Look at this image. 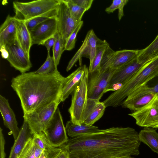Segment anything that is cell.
<instances>
[{"label": "cell", "instance_id": "obj_21", "mask_svg": "<svg viewBox=\"0 0 158 158\" xmlns=\"http://www.w3.org/2000/svg\"><path fill=\"white\" fill-rule=\"evenodd\" d=\"M16 40L28 56L32 45L30 31L27 28L25 22L16 19Z\"/></svg>", "mask_w": 158, "mask_h": 158}, {"label": "cell", "instance_id": "obj_10", "mask_svg": "<svg viewBox=\"0 0 158 158\" xmlns=\"http://www.w3.org/2000/svg\"><path fill=\"white\" fill-rule=\"evenodd\" d=\"M100 40L93 29L89 30L81 46L69 62L66 71H69L78 60L81 66L82 57L88 58L90 61L89 66L91 65L95 57L97 46Z\"/></svg>", "mask_w": 158, "mask_h": 158}, {"label": "cell", "instance_id": "obj_18", "mask_svg": "<svg viewBox=\"0 0 158 158\" xmlns=\"http://www.w3.org/2000/svg\"><path fill=\"white\" fill-rule=\"evenodd\" d=\"M16 19L9 15L0 27V46L10 45L16 41Z\"/></svg>", "mask_w": 158, "mask_h": 158}, {"label": "cell", "instance_id": "obj_42", "mask_svg": "<svg viewBox=\"0 0 158 158\" xmlns=\"http://www.w3.org/2000/svg\"><path fill=\"white\" fill-rule=\"evenodd\" d=\"M117 158H134L133 157H132L131 156H125V157H121Z\"/></svg>", "mask_w": 158, "mask_h": 158}, {"label": "cell", "instance_id": "obj_14", "mask_svg": "<svg viewBox=\"0 0 158 158\" xmlns=\"http://www.w3.org/2000/svg\"><path fill=\"white\" fill-rule=\"evenodd\" d=\"M30 31L32 45H43L46 40L53 36L58 31L56 17L49 19Z\"/></svg>", "mask_w": 158, "mask_h": 158}, {"label": "cell", "instance_id": "obj_12", "mask_svg": "<svg viewBox=\"0 0 158 158\" xmlns=\"http://www.w3.org/2000/svg\"><path fill=\"white\" fill-rule=\"evenodd\" d=\"M56 18L57 20L58 32L65 43L67 39L80 22H76L72 18L65 0H59Z\"/></svg>", "mask_w": 158, "mask_h": 158}, {"label": "cell", "instance_id": "obj_3", "mask_svg": "<svg viewBox=\"0 0 158 158\" xmlns=\"http://www.w3.org/2000/svg\"><path fill=\"white\" fill-rule=\"evenodd\" d=\"M158 77V57L148 61L130 77L117 90L110 94L103 102L106 106L121 105L131 93Z\"/></svg>", "mask_w": 158, "mask_h": 158}, {"label": "cell", "instance_id": "obj_11", "mask_svg": "<svg viewBox=\"0 0 158 158\" xmlns=\"http://www.w3.org/2000/svg\"><path fill=\"white\" fill-rule=\"evenodd\" d=\"M148 61L139 62L137 58L115 70L109 82L106 93L110 91H115L119 89L127 79Z\"/></svg>", "mask_w": 158, "mask_h": 158}, {"label": "cell", "instance_id": "obj_39", "mask_svg": "<svg viewBox=\"0 0 158 158\" xmlns=\"http://www.w3.org/2000/svg\"><path fill=\"white\" fill-rule=\"evenodd\" d=\"M55 41L54 36L46 40L43 43V45L46 48L48 53H50V51L52 47H53Z\"/></svg>", "mask_w": 158, "mask_h": 158}, {"label": "cell", "instance_id": "obj_32", "mask_svg": "<svg viewBox=\"0 0 158 158\" xmlns=\"http://www.w3.org/2000/svg\"><path fill=\"white\" fill-rule=\"evenodd\" d=\"M83 23V21H81L67 39L64 45L65 50L70 51L74 48L77 35Z\"/></svg>", "mask_w": 158, "mask_h": 158}, {"label": "cell", "instance_id": "obj_25", "mask_svg": "<svg viewBox=\"0 0 158 158\" xmlns=\"http://www.w3.org/2000/svg\"><path fill=\"white\" fill-rule=\"evenodd\" d=\"M158 57V34L152 42L145 48L140 50L137 60L146 62Z\"/></svg>", "mask_w": 158, "mask_h": 158}, {"label": "cell", "instance_id": "obj_27", "mask_svg": "<svg viewBox=\"0 0 158 158\" xmlns=\"http://www.w3.org/2000/svg\"><path fill=\"white\" fill-rule=\"evenodd\" d=\"M108 44L106 40H100L97 46L96 53L93 62L89 66V73L99 71L102 57Z\"/></svg>", "mask_w": 158, "mask_h": 158}, {"label": "cell", "instance_id": "obj_30", "mask_svg": "<svg viewBox=\"0 0 158 158\" xmlns=\"http://www.w3.org/2000/svg\"><path fill=\"white\" fill-rule=\"evenodd\" d=\"M115 52V51L113 50L108 44L102 57L98 71L99 72H103L110 68Z\"/></svg>", "mask_w": 158, "mask_h": 158}, {"label": "cell", "instance_id": "obj_24", "mask_svg": "<svg viewBox=\"0 0 158 158\" xmlns=\"http://www.w3.org/2000/svg\"><path fill=\"white\" fill-rule=\"evenodd\" d=\"M48 154L35 143L33 136L25 144L19 158H47Z\"/></svg>", "mask_w": 158, "mask_h": 158}, {"label": "cell", "instance_id": "obj_28", "mask_svg": "<svg viewBox=\"0 0 158 158\" xmlns=\"http://www.w3.org/2000/svg\"><path fill=\"white\" fill-rule=\"evenodd\" d=\"M55 41L52 47L54 58L56 66L59 64L61 55L64 50L65 43L61 36L57 31L54 35Z\"/></svg>", "mask_w": 158, "mask_h": 158}, {"label": "cell", "instance_id": "obj_2", "mask_svg": "<svg viewBox=\"0 0 158 158\" xmlns=\"http://www.w3.org/2000/svg\"><path fill=\"white\" fill-rule=\"evenodd\" d=\"M64 78L58 70L48 74L25 73L13 77L11 86L18 96L25 114L60 100Z\"/></svg>", "mask_w": 158, "mask_h": 158}, {"label": "cell", "instance_id": "obj_34", "mask_svg": "<svg viewBox=\"0 0 158 158\" xmlns=\"http://www.w3.org/2000/svg\"><path fill=\"white\" fill-rule=\"evenodd\" d=\"M47 158H69V153L64 148H56L52 152L49 153Z\"/></svg>", "mask_w": 158, "mask_h": 158}, {"label": "cell", "instance_id": "obj_4", "mask_svg": "<svg viewBox=\"0 0 158 158\" xmlns=\"http://www.w3.org/2000/svg\"><path fill=\"white\" fill-rule=\"evenodd\" d=\"M59 0H38L23 2H13L15 18L26 21L41 16L56 17Z\"/></svg>", "mask_w": 158, "mask_h": 158}, {"label": "cell", "instance_id": "obj_15", "mask_svg": "<svg viewBox=\"0 0 158 158\" xmlns=\"http://www.w3.org/2000/svg\"><path fill=\"white\" fill-rule=\"evenodd\" d=\"M0 111L4 125L10 131L16 140L19 134L20 130L18 126L15 114L10 106L8 100L5 97L0 95Z\"/></svg>", "mask_w": 158, "mask_h": 158}, {"label": "cell", "instance_id": "obj_6", "mask_svg": "<svg viewBox=\"0 0 158 158\" xmlns=\"http://www.w3.org/2000/svg\"><path fill=\"white\" fill-rule=\"evenodd\" d=\"M89 76V69L86 66L82 79L73 92L71 106L68 109L70 120L76 124L80 125L83 123V114L88 99Z\"/></svg>", "mask_w": 158, "mask_h": 158}, {"label": "cell", "instance_id": "obj_19", "mask_svg": "<svg viewBox=\"0 0 158 158\" xmlns=\"http://www.w3.org/2000/svg\"><path fill=\"white\" fill-rule=\"evenodd\" d=\"M33 135L28 124L24 120L19 134L15 140L8 158H19L27 142Z\"/></svg>", "mask_w": 158, "mask_h": 158}, {"label": "cell", "instance_id": "obj_5", "mask_svg": "<svg viewBox=\"0 0 158 158\" xmlns=\"http://www.w3.org/2000/svg\"><path fill=\"white\" fill-rule=\"evenodd\" d=\"M61 102L58 100L46 107L23 114L24 120L28 124L33 135H43L46 127Z\"/></svg>", "mask_w": 158, "mask_h": 158}, {"label": "cell", "instance_id": "obj_40", "mask_svg": "<svg viewBox=\"0 0 158 158\" xmlns=\"http://www.w3.org/2000/svg\"><path fill=\"white\" fill-rule=\"evenodd\" d=\"M128 2V0H122V3L118 9V17L119 20H120L124 16L123 8Z\"/></svg>", "mask_w": 158, "mask_h": 158}, {"label": "cell", "instance_id": "obj_35", "mask_svg": "<svg viewBox=\"0 0 158 158\" xmlns=\"http://www.w3.org/2000/svg\"><path fill=\"white\" fill-rule=\"evenodd\" d=\"M50 18H51L47 16L39 17L32 19L25 22L27 28L30 31L41 23Z\"/></svg>", "mask_w": 158, "mask_h": 158}, {"label": "cell", "instance_id": "obj_20", "mask_svg": "<svg viewBox=\"0 0 158 158\" xmlns=\"http://www.w3.org/2000/svg\"><path fill=\"white\" fill-rule=\"evenodd\" d=\"M139 51L127 49L115 51L110 68L116 70L137 59Z\"/></svg>", "mask_w": 158, "mask_h": 158}, {"label": "cell", "instance_id": "obj_7", "mask_svg": "<svg viewBox=\"0 0 158 158\" xmlns=\"http://www.w3.org/2000/svg\"><path fill=\"white\" fill-rule=\"evenodd\" d=\"M43 136L49 145L56 148L61 147L68 141L69 139L65 127L58 107L46 127Z\"/></svg>", "mask_w": 158, "mask_h": 158}, {"label": "cell", "instance_id": "obj_17", "mask_svg": "<svg viewBox=\"0 0 158 158\" xmlns=\"http://www.w3.org/2000/svg\"><path fill=\"white\" fill-rule=\"evenodd\" d=\"M85 65L78 68L65 78L63 83L60 100L64 101L80 82L85 72Z\"/></svg>", "mask_w": 158, "mask_h": 158}, {"label": "cell", "instance_id": "obj_41", "mask_svg": "<svg viewBox=\"0 0 158 158\" xmlns=\"http://www.w3.org/2000/svg\"><path fill=\"white\" fill-rule=\"evenodd\" d=\"M0 50L2 58L7 59L9 56V53L6 49V46L4 45L0 46Z\"/></svg>", "mask_w": 158, "mask_h": 158}, {"label": "cell", "instance_id": "obj_26", "mask_svg": "<svg viewBox=\"0 0 158 158\" xmlns=\"http://www.w3.org/2000/svg\"><path fill=\"white\" fill-rule=\"evenodd\" d=\"M156 94L150 93L145 94L127 102L123 103L121 105L124 108H128L133 112L135 111L148 103Z\"/></svg>", "mask_w": 158, "mask_h": 158}, {"label": "cell", "instance_id": "obj_16", "mask_svg": "<svg viewBox=\"0 0 158 158\" xmlns=\"http://www.w3.org/2000/svg\"><path fill=\"white\" fill-rule=\"evenodd\" d=\"M106 107L103 102L88 98L83 114V123L93 125L103 115Z\"/></svg>", "mask_w": 158, "mask_h": 158}, {"label": "cell", "instance_id": "obj_23", "mask_svg": "<svg viewBox=\"0 0 158 158\" xmlns=\"http://www.w3.org/2000/svg\"><path fill=\"white\" fill-rule=\"evenodd\" d=\"M141 142L148 146L151 150L158 154V133L154 128L145 127L139 133Z\"/></svg>", "mask_w": 158, "mask_h": 158}, {"label": "cell", "instance_id": "obj_33", "mask_svg": "<svg viewBox=\"0 0 158 158\" xmlns=\"http://www.w3.org/2000/svg\"><path fill=\"white\" fill-rule=\"evenodd\" d=\"M33 140L36 144L48 154L53 151L56 147L51 146L46 141L43 136H38L33 135Z\"/></svg>", "mask_w": 158, "mask_h": 158}, {"label": "cell", "instance_id": "obj_9", "mask_svg": "<svg viewBox=\"0 0 158 158\" xmlns=\"http://www.w3.org/2000/svg\"><path fill=\"white\" fill-rule=\"evenodd\" d=\"M115 70L109 69L105 72L89 73L87 84L88 98L100 100L106 89Z\"/></svg>", "mask_w": 158, "mask_h": 158}, {"label": "cell", "instance_id": "obj_29", "mask_svg": "<svg viewBox=\"0 0 158 158\" xmlns=\"http://www.w3.org/2000/svg\"><path fill=\"white\" fill-rule=\"evenodd\" d=\"M57 70L54 58L50 55V53H48L47 58L45 62L36 71V73L48 74L54 73Z\"/></svg>", "mask_w": 158, "mask_h": 158}, {"label": "cell", "instance_id": "obj_37", "mask_svg": "<svg viewBox=\"0 0 158 158\" xmlns=\"http://www.w3.org/2000/svg\"><path fill=\"white\" fill-rule=\"evenodd\" d=\"M122 0H114L111 5L106 8L105 10L107 13H113L117 9L119 8L122 3Z\"/></svg>", "mask_w": 158, "mask_h": 158}, {"label": "cell", "instance_id": "obj_1", "mask_svg": "<svg viewBox=\"0 0 158 158\" xmlns=\"http://www.w3.org/2000/svg\"><path fill=\"white\" fill-rule=\"evenodd\" d=\"M141 142L130 127H112L69 139L62 147L69 158H117L137 156Z\"/></svg>", "mask_w": 158, "mask_h": 158}, {"label": "cell", "instance_id": "obj_22", "mask_svg": "<svg viewBox=\"0 0 158 158\" xmlns=\"http://www.w3.org/2000/svg\"><path fill=\"white\" fill-rule=\"evenodd\" d=\"M65 129L67 134L71 138L92 134L100 130L98 127L85 123L80 125H77L71 120L66 123Z\"/></svg>", "mask_w": 158, "mask_h": 158}, {"label": "cell", "instance_id": "obj_31", "mask_svg": "<svg viewBox=\"0 0 158 158\" xmlns=\"http://www.w3.org/2000/svg\"><path fill=\"white\" fill-rule=\"evenodd\" d=\"M68 6L72 18L76 22L79 23L86 10L74 3L72 0H65Z\"/></svg>", "mask_w": 158, "mask_h": 158}, {"label": "cell", "instance_id": "obj_8", "mask_svg": "<svg viewBox=\"0 0 158 158\" xmlns=\"http://www.w3.org/2000/svg\"><path fill=\"white\" fill-rule=\"evenodd\" d=\"M128 115L139 126L158 129V93L146 105Z\"/></svg>", "mask_w": 158, "mask_h": 158}, {"label": "cell", "instance_id": "obj_13", "mask_svg": "<svg viewBox=\"0 0 158 158\" xmlns=\"http://www.w3.org/2000/svg\"><path fill=\"white\" fill-rule=\"evenodd\" d=\"M6 48L9 53V56L6 59L10 65L21 73L28 71L32 67L28 56L21 48L17 42L6 45Z\"/></svg>", "mask_w": 158, "mask_h": 158}, {"label": "cell", "instance_id": "obj_38", "mask_svg": "<svg viewBox=\"0 0 158 158\" xmlns=\"http://www.w3.org/2000/svg\"><path fill=\"white\" fill-rule=\"evenodd\" d=\"M5 140L3 136L2 129L0 128V158H5Z\"/></svg>", "mask_w": 158, "mask_h": 158}, {"label": "cell", "instance_id": "obj_36", "mask_svg": "<svg viewBox=\"0 0 158 158\" xmlns=\"http://www.w3.org/2000/svg\"><path fill=\"white\" fill-rule=\"evenodd\" d=\"M76 4L88 10L91 7L93 0H72Z\"/></svg>", "mask_w": 158, "mask_h": 158}]
</instances>
